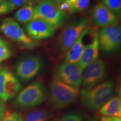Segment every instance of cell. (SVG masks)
<instances>
[{
	"mask_svg": "<svg viewBox=\"0 0 121 121\" xmlns=\"http://www.w3.org/2000/svg\"><path fill=\"white\" fill-rule=\"evenodd\" d=\"M26 34L35 40L49 38L55 33L56 28L41 19H33L25 24Z\"/></svg>",
	"mask_w": 121,
	"mask_h": 121,
	"instance_id": "12",
	"label": "cell"
},
{
	"mask_svg": "<svg viewBox=\"0 0 121 121\" xmlns=\"http://www.w3.org/2000/svg\"><path fill=\"white\" fill-rule=\"evenodd\" d=\"M92 17L95 25L102 28L118 24V16L102 2L98 3L94 7Z\"/></svg>",
	"mask_w": 121,
	"mask_h": 121,
	"instance_id": "13",
	"label": "cell"
},
{
	"mask_svg": "<svg viewBox=\"0 0 121 121\" xmlns=\"http://www.w3.org/2000/svg\"><path fill=\"white\" fill-rule=\"evenodd\" d=\"M51 112L45 109H37L28 113L24 121H48L53 117Z\"/></svg>",
	"mask_w": 121,
	"mask_h": 121,
	"instance_id": "18",
	"label": "cell"
},
{
	"mask_svg": "<svg viewBox=\"0 0 121 121\" xmlns=\"http://www.w3.org/2000/svg\"><path fill=\"white\" fill-rule=\"evenodd\" d=\"M1 121H24L23 118L16 112H6Z\"/></svg>",
	"mask_w": 121,
	"mask_h": 121,
	"instance_id": "23",
	"label": "cell"
},
{
	"mask_svg": "<svg viewBox=\"0 0 121 121\" xmlns=\"http://www.w3.org/2000/svg\"><path fill=\"white\" fill-rule=\"evenodd\" d=\"M93 39L88 45L85 46L84 51L78 64L84 71V69L98 58L99 53L100 45L98 39V33H94Z\"/></svg>",
	"mask_w": 121,
	"mask_h": 121,
	"instance_id": "14",
	"label": "cell"
},
{
	"mask_svg": "<svg viewBox=\"0 0 121 121\" xmlns=\"http://www.w3.org/2000/svg\"><path fill=\"white\" fill-rule=\"evenodd\" d=\"M47 97L44 85L40 81H35L20 92L15 100V104L20 108H32L43 103Z\"/></svg>",
	"mask_w": 121,
	"mask_h": 121,
	"instance_id": "3",
	"label": "cell"
},
{
	"mask_svg": "<svg viewBox=\"0 0 121 121\" xmlns=\"http://www.w3.org/2000/svg\"><path fill=\"white\" fill-rule=\"evenodd\" d=\"M42 66L41 59L36 56H30L22 59L17 63L16 72L21 80L26 82L37 75Z\"/></svg>",
	"mask_w": 121,
	"mask_h": 121,
	"instance_id": "11",
	"label": "cell"
},
{
	"mask_svg": "<svg viewBox=\"0 0 121 121\" xmlns=\"http://www.w3.org/2000/svg\"><path fill=\"white\" fill-rule=\"evenodd\" d=\"M115 93L116 85L114 82L108 80L90 89H83L81 92V103L87 109H99L114 96Z\"/></svg>",
	"mask_w": 121,
	"mask_h": 121,
	"instance_id": "1",
	"label": "cell"
},
{
	"mask_svg": "<svg viewBox=\"0 0 121 121\" xmlns=\"http://www.w3.org/2000/svg\"><path fill=\"white\" fill-rule=\"evenodd\" d=\"M6 112V108L4 102L0 99V121L3 118L4 114Z\"/></svg>",
	"mask_w": 121,
	"mask_h": 121,
	"instance_id": "26",
	"label": "cell"
},
{
	"mask_svg": "<svg viewBox=\"0 0 121 121\" xmlns=\"http://www.w3.org/2000/svg\"><path fill=\"white\" fill-rule=\"evenodd\" d=\"M52 1L54 3V4H56V5L58 6L59 4H62V3L66 1V0H52Z\"/></svg>",
	"mask_w": 121,
	"mask_h": 121,
	"instance_id": "28",
	"label": "cell"
},
{
	"mask_svg": "<svg viewBox=\"0 0 121 121\" xmlns=\"http://www.w3.org/2000/svg\"><path fill=\"white\" fill-rule=\"evenodd\" d=\"M11 51L6 42L0 38V63L11 57Z\"/></svg>",
	"mask_w": 121,
	"mask_h": 121,
	"instance_id": "21",
	"label": "cell"
},
{
	"mask_svg": "<svg viewBox=\"0 0 121 121\" xmlns=\"http://www.w3.org/2000/svg\"><path fill=\"white\" fill-rule=\"evenodd\" d=\"M41 19L56 28L64 23L66 13L59 10L52 0H41L34 8L33 19Z\"/></svg>",
	"mask_w": 121,
	"mask_h": 121,
	"instance_id": "4",
	"label": "cell"
},
{
	"mask_svg": "<svg viewBox=\"0 0 121 121\" xmlns=\"http://www.w3.org/2000/svg\"><path fill=\"white\" fill-rule=\"evenodd\" d=\"M20 83L7 67H0V99L4 102L14 97L20 90Z\"/></svg>",
	"mask_w": 121,
	"mask_h": 121,
	"instance_id": "10",
	"label": "cell"
},
{
	"mask_svg": "<svg viewBox=\"0 0 121 121\" xmlns=\"http://www.w3.org/2000/svg\"><path fill=\"white\" fill-rule=\"evenodd\" d=\"M58 121H83L82 116L78 112L66 113Z\"/></svg>",
	"mask_w": 121,
	"mask_h": 121,
	"instance_id": "22",
	"label": "cell"
},
{
	"mask_svg": "<svg viewBox=\"0 0 121 121\" xmlns=\"http://www.w3.org/2000/svg\"><path fill=\"white\" fill-rule=\"evenodd\" d=\"M0 30L6 37L13 41L29 48L34 46L35 43L33 39L29 37L19 23L13 18L4 19L0 25Z\"/></svg>",
	"mask_w": 121,
	"mask_h": 121,
	"instance_id": "6",
	"label": "cell"
},
{
	"mask_svg": "<svg viewBox=\"0 0 121 121\" xmlns=\"http://www.w3.org/2000/svg\"><path fill=\"white\" fill-rule=\"evenodd\" d=\"M79 91L54 77L50 86L49 104L54 110H60L75 103Z\"/></svg>",
	"mask_w": 121,
	"mask_h": 121,
	"instance_id": "2",
	"label": "cell"
},
{
	"mask_svg": "<svg viewBox=\"0 0 121 121\" xmlns=\"http://www.w3.org/2000/svg\"><path fill=\"white\" fill-rule=\"evenodd\" d=\"M13 10L8 0H0V15L7 14Z\"/></svg>",
	"mask_w": 121,
	"mask_h": 121,
	"instance_id": "24",
	"label": "cell"
},
{
	"mask_svg": "<svg viewBox=\"0 0 121 121\" xmlns=\"http://www.w3.org/2000/svg\"><path fill=\"white\" fill-rule=\"evenodd\" d=\"M89 31V28L84 30L75 43L67 51L65 56V61L71 63H77L79 61L85 48L83 40Z\"/></svg>",
	"mask_w": 121,
	"mask_h": 121,
	"instance_id": "15",
	"label": "cell"
},
{
	"mask_svg": "<svg viewBox=\"0 0 121 121\" xmlns=\"http://www.w3.org/2000/svg\"><path fill=\"white\" fill-rule=\"evenodd\" d=\"M89 20L82 19L68 24L62 31L58 39V47L61 53H66L86 29L88 28Z\"/></svg>",
	"mask_w": 121,
	"mask_h": 121,
	"instance_id": "5",
	"label": "cell"
},
{
	"mask_svg": "<svg viewBox=\"0 0 121 121\" xmlns=\"http://www.w3.org/2000/svg\"><path fill=\"white\" fill-rule=\"evenodd\" d=\"M34 8L32 2L20 7L15 13V19L20 23L25 24L28 23L33 19Z\"/></svg>",
	"mask_w": 121,
	"mask_h": 121,
	"instance_id": "17",
	"label": "cell"
},
{
	"mask_svg": "<svg viewBox=\"0 0 121 121\" xmlns=\"http://www.w3.org/2000/svg\"><path fill=\"white\" fill-rule=\"evenodd\" d=\"M99 113L103 116L121 118V99L118 96H113L99 109Z\"/></svg>",
	"mask_w": 121,
	"mask_h": 121,
	"instance_id": "16",
	"label": "cell"
},
{
	"mask_svg": "<svg viewBox=\"0 0 121 121\" xmlns=\"http://www.w3.org/2000/svg\"><path fill=\"white\" fill-rule=\"evenodd\" d=\"M83 70L77 63L65 61L57 66L56 77L65 84L78 89L82 82Z\"/></svg>",
	"mask_w": 121,
	"mask_h": 121,
	"instance_id": "8",
	"label": "cell"
},
{
	"mask_svg": "<svg viewBox=\"0 0 121 121\" xmlns=\"http://www.w3.org/2000/svg\"><path fill=\"white\" fill-rule=\"evenodd\" d=\"M87 121H98L94 117H91L90 118H89V119L88 120H87Z\"/></svg>",
	"mask_w": 121,
	"mask_h": 121,
	"instance_id": "29",
	"label": "cell"
},
{
	"mask_svg": "<svg viewBox=\"0 0 121 121\" xmlns=\"http://www.w3.org/2000/svg\"><path fill=\"white\" fill-rule=\"evenodd\" d=\"M82 84L84 89H90L102 82L107 76V66L102 60L98 58L84 69Z\"/></svg>",
	"mask_w": 121,
	"mask_h": 121,
	"instance_id": "9",
	"label": "cell"
},
{
	"mask_svg": "<svg viewBox=\"0 0 121 121\" xmlns=\"http://www.w3.org/2000/svg\"><path fill=\"white\" fill-rule=\"evenodd\" d=\"M102 2L118 16H121V0H102Z\"/></svg>",
	"mask_w": 121,
	"mask_h": 121,
	"instance_id": "20",
	"label": "cell"
},
{
	"mask_svg": "<svg viewBox=\"0 0 121 121\" xmlns=\"http://www.w3.org/2000/svg\"><path fill=\"white\" fill-rule=\"evenodd\" d=\"M100 121H121V118L103 116L100 118Z\"/></svg>",
	"mask_w": 121,
	"mask_h": 121,
	"instance_id": "27",
	"label": "cell"
},
{
	"mask_svg": "<svg viewBox=\"0 0 121 121\" xmlns=\"http://www.w3.org/2000/svg\"><path fill=\"white\" fill-rule=\"evenodd\" d=\"M69 4V13H79L84 11L90 4L91 0H66Z\"/></svg>",
	"mask_w": 121,
	"mask_h": 121,
	"instance_id": "19",
	"label": "cell"
},
{
	"mask_svg": "<svg viewBox=\"0 0 121 121\" xmlns=\"http://www.w3.org/2000/svg\"><path fill=\"white\" fill-rule=\"evenodd\" d=\"M9 2L13 7V10L22 7L25 4L32 2V0H8Z\"/></svg>",
	"mask_w": 121,
	"mask_h": 121,
	"instance_id": "25",
	"label": "cell"
},
{
	"mask_svg": "<svg viewBox=\"0 0 121 121\" xmlns=\"http://www.w3.org/2000/svg\"><path fill=\"white\" fill-rule=\"evenodd\" d=\"M100 48L107 53L117 51L121 44V28L119 25L102 28L98 33Z\"/></svg>",
	"mask_w": 121,
	"mask_h": 121,
	"instance_id": "7",
	"label": "cell"
}]
</instances>
